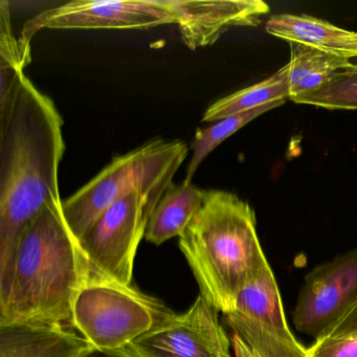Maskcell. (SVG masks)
<instances>
[{"label": "cell", "instance_id": "6da1fadb", "mask_svg": "<svg viewBox=\"0 0 357 357\" xmlns=\"http://www.w3.org/2000/svg\"><path fill=\"white\" fill-rule=\"evenodd\" d=\"M62 128L53 100L24 75L0 108V271L26 227L49 202L61 200Z\"/></svg>", "mask_w": 357, "mask_h": 357}, {"label": "cell", "instance_id": "7a4b0ae2", "mask_svg": "<svg viewBox=\"0 0 357 357\" xmlns=\"http://www.w3.org/2000/svg\"><path fill=\"white\" fill-rule=\"evenodd\" d=\"M89 280L86 258L62 200L49 202L22 231L11 262L0 271V326H73L75 300Z\"/></svg>", "mask_w": 357, "mask_h": 357}, {"label": "cell", "instance_id": "3957f363", "mask_svg": "<svg viewBox=\"0 0 357 357\" xmlns=\"http://www.w3.org/2000/svg\"><path fill=\"white\" fill-rule=\"evenodd\" d=\"M178 238L200 294L223 314L233 310L244 286L269 264L255 211L231 192L206 190L199 212Z\"/></svg>", "mask_w": 357, "mask_h": 357}, {"label": "cell", "instance_id": "277c9868", "mask_svg": "<svg viewBox=\"0 0 357 357\" xmlns=\"http://www.w3.org/2000/svg\"><path fill=\"white\" fill-rule=\"evenodd\" d=\"M188 152L183 141L156 139L114 158L89 183L62 200L64 216L74 235L80 240L120 200L170 185Z\"/></svg>", "mask_w": 357, "mask_h": 357}, {"label": "cell", "instance_id": "5b68a950", "mask_svg": "<svg viewBox=\"0 0 357 357\" xmlns=\"http://www.w3.org/2000/svg\"><path fill=\"white\" fill-rule=\"evenodd\" d=\"M175 315L162 301L131 285L89 279L73 306V327L96 349L116 351Z\"/></svg>", "mask_w": 357, "mask_h": 357}, {"label": "cell", "instance_id": "8992f818", "mask_svg": "<svg viewBox=\"0 0 357 357\" xmlns=\"http://www.w3.org/2000/svg\"><path fill=\"white\" fill-rule=\"evenodd\" d=\"M168 187L132 194L112 204L79 240L89 265V279L131 285L139 242Z\"/></svg>", "mask_w": 357, "mask_h": 357}, {"label": "cell", "instance_id": "52a82bcc", "mask_svg": "<svg viewBox=\"0 0 357 357\" xmlns=\"http://www.w3.org/2000/svg\"><path fill=\"white\" fill-rule=\"evenodd\" d=\"M183 17V0H75L29 20L20 41L31 53V41L41 30H145L178 26Z\"/></svg>", "mask_w": 357, "mask_h": 357}, {"label": "cell", "instance_id": "ba28073f", "mask_svg": "<svg viewBox=\"0 0 357 357\" xmlns=\"http://www.w3.org/2000/svg\"><path fill=\"white\" fill-rule=\"evenodd\" d=\"M225 317L258 357H306V347L288 326L281 292L269 264L244 286L233 310Z\"/></svg>", "mask_w": 357, "mask_h": 357}, {"label": "cell", "instance_id": "9c48e42d", "mask_svg": "<svg viewBox=\"0 0 357 357\" xmlns=\"http://www.w3.org/2000/svg\"><path fill=\"white\" fill-rule=\"evenodd\" d=\"M231 344L218 310L199 294L185 312L173 315L126 348L135 357H231Z\"/></svg>", "mask_w": 357, "mask_h": 357}, {"label": "cell", "instance_id": "30bf717a", "mask_svg": "<svg viewBox=\"0 0 357 357\" xmlns=\"http://www.w3.org/2000/svg\"><path fill=\"white\" fill-rule=\"evenodd\" d=\"M357 301V248L315 267L305 277L292 321L301 333L324 335Z\"/></svg>", "mask_w": 357, "mask_h": 357}, {"label": "cell", "instance_id": "8fae6325", "mask_svg": "<svg viewBox=\"0 0 357 357\" xmlns=\"http://www.w3.org/2000/svg\"><path fill=\"white\" fill-rule=\"evenodd\" d=\"M183 10L181 41L196 51L214 45L229 29L259 26L269 6L261 0H183Z\"/></svg>", "mask_w": 357, "mask_h": 357}, {"label": "cell", "instance_id": "7c38bea8", "mask_svg": "<svg viewBox=\"0 0 357 357\" xmlns=\"http://www.w3.org/2000/svg\"><path fill=\"white\" fill-rule=\"evenodd\" d=\"M93 349L86 338L63 324L0 326V357H83Z\"/></svg>", "mask_w": 357, "mask_h": 357}, {"label": "cell", "instance_id": "4fadbf2b", "mask_svg": "<svg viewBox=\"0 0 357 357\" xmlns=\"http://www.w3.org/2000/svg\"><path fill=\"white\" fill-rule=\"evenodd\" d=\"M265 30L288 43H302L349 61L357 58V32L344 30L312 16L273 15L267 20Z\"/></svg>", "mask_w": 357, "mask_h": 357}, {"label": "cell", "instance_id": "5bb4252c", "mask_svg": "<svg viewBox=\"0 0 357 357\" xmlns=\"http://www.w3.org/2000/svg\"><path fill=\"white\" fill-rule=\"evenodd\" d=\"M204 195L206 190L199 189L193 183H171L150 216L146 240L160 245L172 238L179 237L199 212Z\"/></svg>", "mask_w": 357, "mask_h": 357}, {"label": "cell", "instance_id": "9a60e30c", "mask_svg": "<svg viewBox=\"0 0 357 357\" xmlns=\"http://www.w3.org/2000/svg\"><path fill=\"white\" fill-rule=\"evenodd\" d=\"M289 47L287 82L290 101L317 91L338 73L356 66L302 43H290Z\"/></svg>", "mask_w": 357, "mask_h": 357}, {"label": "cell", "instance_id": "2e32d148", "mask_svg": "<svg viewBox=\"0 0 357 357\" xmlns=\"http://www.w3.org/2000/svg\"><path fill=\"white\" fill-rule=\"evenodd\" d=\"M287 74L286 64L269 78L218 100L204 112L202 122H218L261 106L285 102L288 99Z\"/></svg>", "mask_w": 357, "mask_h": 357}, {"label": "cell", "instance_id": "e0dca14e", "mask_svg": "<svg viewBox=\"0 0 357 357\" xmlns=\"http://www.w3.org/2000/svg\"><path fill=\"white\" fill-rule=\"evenodd\" d=\"M32 55L22 49L12 29L10 3L0 1V107L11 99Z\"/></svg>", "mask_w": 357, "mask_h": 357}, {"label": "cell", "instance_id": "ac0fdd59", "mask_svg": "<svg viewBox=\"0 0 357 357\" xmlns=\"http://www.w3.org/2000/svg\"><path fill=\"white\" fill-rule=\"evenodd\" d=\"M285 103L284 101L275 102L268 105L261 106L256 109L236 114L229 118L215 122L211 126L204 128H198L192 141V158L185 173V178L183 183H192L196 171L199 168L202 162L206 160L208 154L214 151L215 148L218 147L227 137L237 132L242 127L258 118L261 114L279 107Z\"/></svg>", "mask_w": 357, "mask_h": 357}, {"label": "cell", "instance_id": "d6986e66", "mask_svg": "<svg viewBox=\"0 0 357 357\" xmlns=\"http://www.w3.org/2000/svg\"><path fill=\"white\" fill-rule=\"evenodd\" d=\"M292 102L329 110H357V66L338 73L321 89Z\"/></svg>", "mask_w": 357, "mask_h": 357}, {"label": "cell", "instance_id": "ffe728a7", "mask_svg": "<svg viewBox=\"0 0 357 357\" xmlns=\"http://www.w3.org/2000/svg\"><path fill=\"white\" fill-rule=\"evenodd\" d=\"M306 357H357V331L315 340L306 349Z\"/></svg>", "mask_w": 357, "mask_h": 357}, {"label": "cell", "instance_id": "44dd1931", "mask_svg": "<svg viewBox=\"0 0 357 357\" xmlns=\"http://www.w3.org/2000/svg\"><path fill=\"white\" fill-rule=\"evenodd\" d=\"M357 331V301L347 310V312L332 325L319 338L335 337L349 332ZM317 338V340H319Z\"/></svg>", "mask_w": 357, "mask_h": 357}, {"label": "cell", "instance_id": "7402d4cb", "mask_svg": "<svg viewBox=\"0 0 357 357\" xmlns=\"http://www.w3.org/2000/svg\"><path fill=\"white\" fill-rule=\"evenodd\" d=\"M231 340L235 357H258L235 332L231 335Z\"/></svg>", "mask_w": 357, "mask_h": 357}, {"label": "cell", "instance_id": "603a6c76", "mask_svg": "<svg viewBox=\"0 0 357 357\" xmlns=\"http://www.w3.org/2000/svg\"><path fill=\"white\" fill-rule=\"evenodd\" d=\"M83 357H135L127 348L116 351H102L93 349Z\"/></svg>", "mask_w": 357, "mask_h": 357}]
</instances>
